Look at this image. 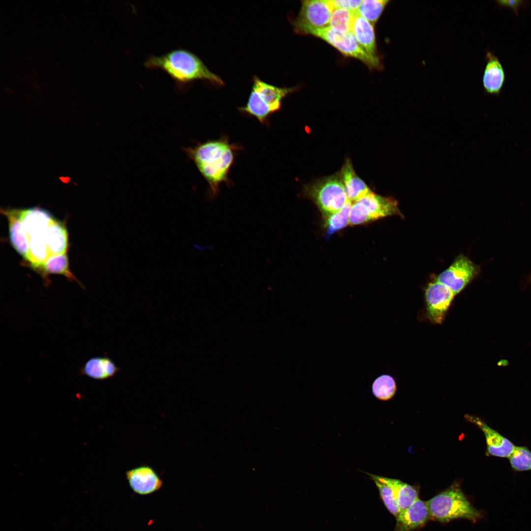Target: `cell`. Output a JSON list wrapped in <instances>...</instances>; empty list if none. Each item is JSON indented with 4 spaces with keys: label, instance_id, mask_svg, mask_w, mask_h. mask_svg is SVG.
I'll use <instances>...</instances> for the list:
<instances>
[{
    "label": "cell",
    "instance_id": "obj_29",
    "mask_svg": "<svg viewBox=\"0 0 531 531\" xmlns=\"http://www.w3.org/2000/svg\"><path fill=\"white\" fill-rule=\"evenodd\" d=\"M361 1L360 0H328V2L333 11L338 8H343L356 12Z\"/></svg>",
    "mask_w": 531,
    "mask_h": 531
},
{
    "label": "cell",
    "instance_id": "obj_15",
    "mask_svg": "<svg viewBox=\"0 0 531 531\" xmlns=\"http://www.w3.org/2000/svg\"><path fill=\"white\" fill-rule=\"evenodd\" d=\"M486 60L482 78L484 90L491 94L498 95L505 79L502 65L498 58L491 52L487 53Z\"/></svg>",
    "mask_w": 531,
    "mask_h": 531
},
{
    "label": "cell",
    "instance_id": "obj_9",
    "mask_svg": "<svg viewBox=\"0 0 531 531\" xmlns=\"http://www.w3.org/2000/svg\"><path fill=\"white\" fill-rule=\"evenodd\" d=\"M478 271L477 266L467 257L460 255L438 275L436 280L447 286L456 295L476 276Z\"/></svg>",
    "mask_w": 531,
    "mask_h": 531
},
{
    "label": "cell",
    "instance_id": "obj_1",
    "mask_svg": "<svg viewBox=\"0 0 531 531\" xmlns=\"http://www.w3.org/2000/svg\"><path fill=\"white\" fill-rule=\"evenodd\" d=\"M150 69H159L169 75L180 89L196 80L209 82L215 87L224 82L208 69L197 55L184 49H177L160 56L149 55L144 63Z\"/></svg>",
    "mask_w": 531,
    "mask_h": 531
},
{
    "label": "cell",
    "instance_id": "obj_19",
    "mask_svg": "<svg viewBox=\"0 0 531 531\" xmlns=\"http://www.w3.org/2000/svg\"><path fill=\"white\" fill-rule=\"evenodd\" d=\"M119 370L109 357H94L85 363L80 373L93 379L105 380L114 377Z\"/></svg>",
    "mask_w": 531,
    "mask_h": 531
},
{
    "label": "cell",
    "instance_id": "obj_14",
    "mask_svg": "<svg viewBox=\"0 0 531 531\" xmlns=\"http://www.w3.org/2000/svg\"><path fill=\"white\" fill-rule=\"evenodd\" d=\"M18 210L27 239L31 236L45 233L54 220L50 212L39 207Z\"/></svg>",
    "mask_w": 531,
    "mask_h": 531
},
{
    "label": "cell",
    "instance_id": "obj_27",
    "mask_svg": "<svg viewBox=\"0 0 531 531\" xmlns=\"http://www.w3.org/2000/svg\"><path fill=\"white\" fill-rule=\"evenodd\" d=\"M513 471L516 472L531 471V451L526 446H515L508 458Z\"/></svg>",
    "mask_w": 531,
    "mask_h": 531
},
{
    "label": "cell",
    "instance_id": "obj_2",
    "mask_svg": "<svg viewBox=\"0 0 531 531\" xmlns=\"http://www.w3.org/2000/svg\"><path fill=\"white\" fill-rule=\"evenodd\" d=\"M182 149L207 182L211 196H216L219 185L228 180L235 158L233 146L223 138Z\"/></svg>",
    "mask_w": 531,
    "mask_h": 531
},
{
    "label": "cell",
    "instance_id": "obj_4",
    "mask_svg": "<svg viewBox=\"0 0 531 531\" xmlns=\"http://www.w3.org/2000/svg\"><path fill=\"white\" fill-rule=\"evenodd\" d=\"M295 90V87L274 86L254 76L248 101L239 110L264 123L271 114L280 109L283 99Z\"/></svg>",
    "mask_w": 531,
    "mask_h": 531
},
{
    "label": "cell",
    "instance_id": "obj_16",
    "mask_svg": "<svg viewBox=\"0 0 531 531\" xmlns=\"http://www.w3.org/2000/svg\"><path fill=\"white\" fill-rule=\"evenodd\" d=\"M1 210L8 221L9 237L12 246L20 255L28 261V240L22 227L18 209Z\"/></svg>",
    "mask_w": 531,
    "mask_h": 531
},
{
    "label": "cell",
    "instance_id": "obj_7",
    "mask_svg": "<svg viewBox=\"0 0 531 531\" xmlns=\"http://www.w3.org/2000/svg\"><path fill=\"white\" fill-rule=\"evenodd\" d=\"M402 216L397 201L392 197L382 196L374 193L353 203L350 213L349 224H364L386 216Z\"/></svg>",
    "mask_w": 531,
    "mask_h": 531
},
{
    "label": "cell",
    "instance_id": "obj_13",
    "mask_svg": "<svg viewBox=\"0 0 531 531\" xmlns=\"http://www.w3.org/2000/svg\"><path fill=\"white\" fill-rule=\"evenodd\" d=\"M430 518L426 502L418 498L400 512L396 518L394 531H413L424 525Z\"/></svg>",
    "mask_w": 531,
    "mask_h": 531
},
{
    "label": "cell",
    "instance_id": "obj_17",
    "mask_svg": "<svg viewBox=\"0 0 531 531\" xmlns=\"http://www.w3.org/2000/svg\"><path fill=\"white\" fill-rule=\"evenodd\" d=\"M340 175L348 200L353 203L372 193L356 175L349 159L346 161Z\"/></svg>",
    "mask_w": 531,
    "mask_h": 531
},
{
    "label": "cell",
    "instance_id": "obj_30",
    "mask_svg": "<svg viewBox=\"0 0 531 531\" xmlns=\"http://www.w3.org/2000/svg\"><path fill=\"white\" fill-rule=\"evenodd\" d=\"M497 2L500 5L510 8L516 13L524 2L522 0H498Z\"/></svg>",
    "mask_w": 531,
    "mask_h": 531
},
{
    "label": "cell",
    "instance_id": "obj_18",
    "mask_svg": "<svg viewBox=\"0 0 531 531\" xmlns=\"http://www.w3.org/2000/svg\"><path fill=\"white\" fill-rule=\"evenodd\" d=\"M352 32L362 48L369 55L377 56L375 33L373 25L366 19L355 13Z\"/></svg>",
    "mask_w": 531,
    "mask_h": 531
},
{
    "label": "cell",
    "instance_id": "obj_25",
    "mask_svg": "<svg viewBox=\"0 0 531 531\" xmlns=\"http://www.w3.org/2000/svg\"><path fill=\"white\" fill-rule=\"evenodd\" d=\"M389 2L388 0H362L356 13L374 25Z\"/></svg>",
    "mask_w": 531,
    "mask_h": 531
},
{
    "label": "cell",
    "instance_id": "obj_6",
    "mask_svg": "<svg viewBox=\"0 0 531 531\" xmlns=\"http://www.w3.org/2000/svg\"><path fill=\"white\" fill-rule=\"evenodd\" d=\"M300 34H311L335 48L346 56L357 59L370 68H381L379 58L368 54L360 46L352 32L342 33L329 26L324 28H307Z\"/></svg>",
    "mask_w": 531,
    "mask_h": 531
},
{
    "label": "cell",
    "instance_id": "obj_22",
    "mask_svg": "<svg viewBox=\"0 0 531 531\" xmlns=\"http://www.w3.org/2000/svg\"><path fill=\"white\" fill-rule=\"evenodd\" d=\"M377 486L381 498L387 510L396 518L400 510L396 502L393 490L387 477L368 473Z\"/></svg>",
    "mask_w": 531,
    "mask_h": 531
},
{
    "label": "cell",
    "instance_id": "obj_12",
    "mask_svg": "<svg viewBox=\"0 0 531 531\" xmlns=\"http://www.w3.org/2000/svg\"><path fill=\"white\" fill-rule=\"evenodd\" d=\"M126 477L133 491L141 495L152 494L163 485L157 473L148 466H141L126 471Z\"/></svg>",
    "mask_w": 531,
    "mask_h": 531
},
{
    "label": "cell",
    "instance_id": "obj_26",
    "mask_svg": "<svg viewBox=\"0 0 531 531\" xmlns=\"http://www.w3.org/2000/svg\"><path fill=\"white\" fill-rule=\"evenodd\" d=\"M396 384L393 378L388 375H382L373 382L372 391L378 399L387 401L392 398L396 391Z\"/></svg>",
    "mask_w": 531,
    "mask_h": 531
},
{
    "label": "cell",
    "instance_id": "obj_21",
    "mask_svg": "<svg viewBox=\"0 0 531 531\" xmlns=\"http://www.w3.org/2000/svg\"><path fill=\"white\" fill-rule=\"evenodd\" d=\"M387 480L393 490L400 512L418 499V491L413 486L397 479L387 477Z\"/></svg>",
    "mask_w": 531,
    "mask_h": 531
},
{
    "label": "cell",
    "instance_id": "obj_11",
    "mask_svg": "<svg viewBox=\"0 0 531 531\" xmlns=\"http://www.w3.org/2000/svg\"><path fill=\"white\" fill-rule=\"evenodd\" d=\"M464 418L467 421L476 425L484 434L487 456L500 458H508L510 456L516 446L510 440L490 427L477 416L466 414Z\"/></svg>",
    "mask_w": 531,
    "mask_h": 531
},
{
    "label": "cell",
    "instance_id": "obj_20",
    "mask_svg": "<svg viewBox=\"0 0 531 531\" xmlns=\"http://www.w3.org/2000/svg\"><path fill=\"white\" fill-rule=\"evenodd\" d=\"M45 238L51 256L66 252L67 232L62 222L54 219L46 230Z\"/></svg>",
    "mask_w": 531,
    "mask_h": 531
},
{
    "label": "cell",
    "instance_id": "obj_24",
    "mask_svg": "<svg viewBox=\"0 0 531 531\" xmlns=\"http://www.w3.org/2000/svg\"><path fill=\"white\" fill-rule=\"evenodd\" d=\"M40 269L47 273L62 274L68 279L77 281L69 269L66 252L50 256L43 263Z\"/></svg>",
    "mask_w": 531,
    "mask_h": 531
},
{
    "label": "cell",
    "instance_id": "obj_8",
    "mask_svg": "<svg viewBox=\"0 0 531 531\" xmlns=\"http://www.w3.org/2000/svg\"><path fill=\"white\" fill-rule=\"evenodd\" d=\"M332 11L328 0L302 1L298 15L292 22L294 31L300 34L307 28L322 29L329 27Z\"/></svg>",
    "mask_w": 531,
    "mask_h": 531
},
{
    "label": "cell",
    "instance_id": "obj_5",
    "mask_svg": "<svg viewBox=\"0 0 531 531\" xmlns=\"http://www.w3.org/2000/svg\"><path fill=\"white\" fill-rule=\"evenodd\" d=\"M304 192L317 206L324 218L337 212L349 201L340 173L307 185Z\"/></svg>",
    "mask_w": 531,
    "mask_h": 531
},
{
    "label": "cell",
    "instance_id": "obj_23",
    "mask_svg": "<svg viewBox=\"0 0 531 531\" xmlns=\"http://www.w3.org/2000/svg\"><path fill=\"white\" fill-rule=\"evenodd\" d=\"M353 203L348 201L337 212L324 218L326 238L349 224L350 210Z\"/></svg>",
    "mask_w": 531,
    "mask_h": 531
},
{
    "label": "cell",
    "instance_id": "obj_3",
    "mask_svg": "<svg viewBox=\"0 0 531 531\" xmlns=\"http://www.w3.org/2000/svg\"><path fill=\"white\" fill-rule=\"evenodd\" d=\"M431 519L441 522L463 518L476 522L482 516L463 493L457 483L426 502Z\"/></svg>",
    "mask_w": 531,
    "mask_h": 531
},
{
    "label": "cell",
    "instance_id": "obj_10",
    "mask_svg": "<svg viewBox=\"0 0 531 531\" xmlns=\"http://www.w3.org/2000/svg\"><path fill=\"white\" fill-rule=\"evenodd\" d=\"M455 295L446 285L436 280L430 283L425 289V301L430 320L437 324L444 319Z\"/></svg>",
    "mask_w": 531,
    "mask_h": 531
},
{
    "label": "cell",
    "instance_id": "obj_28",
    "mask_svg": "<svg viewBox=\"0 0 531 531\" xmlns=\"http://www.w3.org/2000/svg\"><path fill=\"white\" fill-rule=\"evenodd\" d=\"M356 13L343 8L336 9L332 12L329 26L342 33L352 32Z\"/></svg>",
    "mask_w": 531,
    "mask_h": 531
}]
</instances>
